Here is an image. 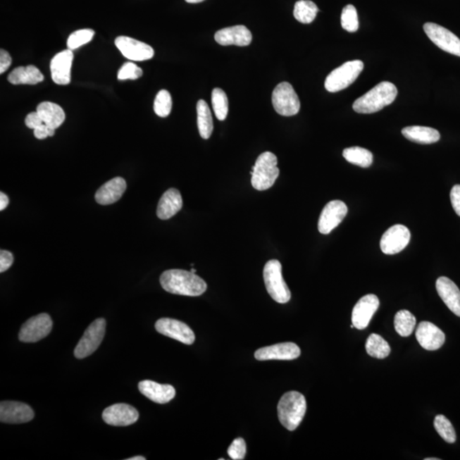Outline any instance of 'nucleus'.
<instances>
[{"label": "nucleus", "mask_w": 460, "mask_h": 460, "mask_svg": "<svg viewBox=\"0 0 460 460\" xmlns=\"http://www.w3.org/2000/svg\"><path fill=\"white\" fill-rule=\"evenodd\" d=\"M160 282L164 290L173 294L197 297L206 291L207 285L194 273L182 270L166 271Z\"/></svg>", "instance_id": "f257e3e1"}, {"label": "nucleus", "mask_w": 460, "mask_h": 460, "mask_svg": "<svg viewBox=\"0 0 460 460\" xmlns=\"http://www.w3.org/2000/svg\"><path fill=\"white\" fill-rule=\"evenodd\" d=\"M396 85L384 81L371 91L359 97L353 104V109L359 113H373L392 104L397 96Z\"/></svg>", "instance_id": "f03ea898"}, {"label": "nucleus", "mask_w": 460, "mask_h": 460, "mask_svg": "<svg viewBox=\"0 0 460 460\" xmlns=\"http://www.w3.org/2000/svg\"><path fill=\"white\" fill-rule=\"evenodd\" d=\"M306 409V400L302 394L298 392L284 394L278 406L279 421L285 428L294 430L303 421Z\"/></svg>", "instance_id": "7ed1b4c3"}, {"label": "nucleus", "mask_w": 460, "mask_h": 460, "mask_svg": "<svg viewBox=\"0 0 460 460\" xmlns=\"http://www.w3.org/2000/svg\"><path fill=\"white\" fill-rule=\"evenodd\" d=\"M278 157L271 152H264L256 158L255 166L251 168V185L259 191L267 190L278 178Z\"/></svg>", "instance_id": "20e7f679"}, {"label": "nucleus", "mask_w": 460, "mask_h": 460, "mask_svg": "<svg viewBox=\"0 0 460 460\" xmlns=\"http://www.w3.org/2000/svg\"><path fill=\"white\" fill-rule=\"evenodd\" d=\"M263 280L268 294L279 304H286L291 299V292L282 276V264L278 260L267 262L263 268Z\"/></svg>", "instance_id": "39448f33"}, {"label": "nucleus", "mask_w": 460, "mask_h": 460, "mask_svg": "<svg viewBox=\"0 0 460 460\" xmlns=\"http://www.w3.org/2000/svg\"><path fill=\"white\" fill-rule=\"evenodd\" d=\"M364 64L360 60L349 61L335 69L327 77L325 88L329 92H337L355 82L363 70Z\"/></svg>", "instance_id": "423d86ee"}, {"label": "nucleus", "mask_w": 460, "mask_h": 460, "mask_svg": "<svg viewBox=\"0 0 460 460\" xmlns=\"http://www.w3.org/2000/svg\"><path fill=\"white\" fill-rule=\"evenodd\" d=\"M272 104L279 115L282 116H296L300 110V101L292 85L287 82L280 83L272 94Z\"/></svg>", "instance_id": "0eeeda50"}, {"label": "nucleus", "mask_w": 460, "mask_h": 460, "mask_svg": "<svg viewBox=\"0 0 460 460\" xmlns=\"http://www.w3.org/2000/svg\"><path fill=\"white\" fill-rule=\"evenodd\" d=\"M106 331V321L104 318L97 319L85 330L78 344L75 349V356L78 359L92 355L103 341Z\"/></svg>", "instance_id": "6e6552de"}, {"label": "nucleus", "mask_w": 460, "mask_h": 460, "mask_svg": "<svg viewBox=\"0 0 460 460\" xmlns=\"http://www.w3.org/2000/svg\"><path fill=\"white\" fill-rule=\"evenodd\" d=\"M52 325L51 316L46 313L32 317L20 330L19 340L24 343H35L50 335Z\"/></svg>", "instance_id": "1a4fd4ad"}, {"label": "nucleus", "mask_w": 460, "mask_h": 460, "mask_svg": "<svg viewBox=\"0 0 460 460\" xmlns=\"http://www.w3.org/2000/svg\"><path fill=\"white\" fill-rule=\"evenodd\" d=\"M424 30L429 39L442 51L460 56V39L447 28L433 23H427Z\"/></svg>", "instance_id": "9d476101"}, {"label": "nucleus", "mask_w": 460, "mask_h": 460, "mask_svg": "<svg viewBox=\"0 0 460 460\" xmlns=\"http://www.w3.org/2000/svg\"><path fill=\"white\" fill-rule=\"evenodd\" d=\"M410 239L411 234L408 228L402 225H394L383 235L381 250L387 255L399 254L409 245Z\"/></svg>", "instance_id": "9b49d317"}, {"label": "nucleus", "mask_w": 460, "mask_h": 460, "mask_svg": "<svg viewBox=\"0 0 460 460\" xmlns=\"http://www.w3.org/2000/svg\"><path fill=\"white\" fill-rule=\"evenodd\" d=\"M348 213V207L341 201H332L328 203L321 211L318 230L320 233L328 235L340 225Z\"/></svg>", "instance_id": "f8f14e48"}, {"label": "nucleus", "mask_w": 460, "mask_h": 460, "mask_svg": "<svg viewBox=\"0 0 460 460\" xmlns=\"http://www.w3.org/2000/svg\"><path fill=\"white\" fill-rule=\"evenodd\" d=\"M156 329L161 335L181 342L182 344L190 345L195 340L193 330L180 321L161 318L156 321Z\"/></svg>", "instance_id": "ddd939ff"}, {"label": "nucleus", "mask_w": 460, "mask_h": 460, "mask_svg": "<svg viewBox=\"0 0 460 460\" xmlns=\"http://www.w3.org/2000/svg\"><path fill=\"white\" fill-rule=\"evenodd\" d=\"M116 46L125 58L137 62L151 59L154 56V49L144 42L130 37H117Z\"/></svg>", "instance_id": "4468645a"}, {"label": "nucleus", "mask_w": 460, "mask_h": 460, "mask_svg": "<svg viewBox=\"0 0 460 460\" xmlns=\"http://www.w3.org/2000/svg\"><path fill=\"white\" fill-rule=\"evenodd\" d=\"M35 417L34 411L25 403L2 402L0 404V421L6 424H23Z\"/></svg>", "instance_id": "2eb2a0df"}, {"label": "nucleus", "mask_w": 460, "mask_h": 460, "mask_svg": "<svg viewBox=\"0 0 460 460\" xmlns=\"http://www.w3.org/2000/svg\"><path fill=\"white\" fill-rule=\"evenodd\" d=\"M139 418L137 410L131 405L118 403L106 409L103 418L106 424L113 426H128L133 425Z\"/></svg>", "instance_id": "dca6fc26"}, {"label": "nucleus", "mask_w": 460, "mask_h": 460, "mask_svg": "<svg viewBox=\"0 0 460 460\" xmlns=\"http://www.w3.org/2000/svg\"><path fill=\"white\" fill-rule=\"evenodd\" d=\"M380 307V300L374 294L362 297L352 311V324L357 329L362 330L368 327L370 321Z\"/></svg>", "instance_id": "f3484780"}, {"label": "nucleus", "mask_w": 460, "mask_h": 460, "mask_svg": "<svg viewBox=\"0 0 460 460\" xmlns=\"http://www.w3.org/2000/svg\"><path fill=\"white\" fill-rule=\"evenodd\" d=\"M301 351L298 345L291 342L267 346L255 352V358L259 361L268 360H295L300 356Z\"/></svg>", "instance_id": "a211bd4d"}, {"label": "nucleus", "mask_w": 460, "mask_h": 460, "mask_svg": "<svg viewBox=\"0 0 460 460\" xmlns=\"http://www.w3.org/2000/svg\"><path fill=\"white\" fill-rule=\"evenodd\" d=\"M416 339L426 351H437L445 343V332L429 321L419 323L416 330Z\"/></svg>", "instance_id": "6ab92c4d"}, {"label": "nucleus", "mask_w": 460, "mask_h": 460, "mask_svg": "<svg viewBox=\"0 0 460 460\" xmlns=\"http://www.w3.org/2000/svg\"><path fill=\"white\" fill-rule=\"evenodd\" d=\"M73 51L64 50L56 54L51 62V78L56 84L66 85L71 81Z\"/></svg>", "instance_id": "aec40b11"}, {"label": "nucleus", "mask_w": 460, "mask_h": 460, "mask_svg": "<svg viewBox=\"0 0 460 460\" xmlns=\"http://www.w3.org/2000/svg\"><path fill=\"white\" fill-rule=\"evenodd\" d=\"M215 40L223 46H247L251 43L252 35L247 27L237 25L218 31L215 34Z\"/></svg>", "instance_id": "412c9836"}, {"label": "nucleus", "mask_w": 460, "mask_h": 460, "mask_svg": "<svg viewBox=\"0 0 460 460\" xmlns=\"http://www.w3.org/2000/svg\"><path fill=\"white\" fill-rule=\"evenodd\" d=\"M139 392L150 401L165 404L176 396V390L170 385H161L151 380L141 381L138 384Z\"/></svg>", "instance_id": "4be33fe9"}, {"label": "nucleus", "mask_w": 460, "mask_h": 460, "mask_svg": "<svg viewBox=\"0 0 460 460\" xmlns=\"http://www.w3.org/2000/svg\"><path fill=\"white\" fill-rule=\"evenodd\" d=\"M437 290L440 298L445 303L447 308L456 316L460 317V290L453 280L442 278L437 280Z\"/></svg>", "instance_id": "5701e85b"}, {"label": "nucleus", "mask_w": 460, "mask_h": 460, "mask_svg": "<svg viewBox=\"0 0 460 460\" xmlns=\"http://www.w3.org/2000/svg\"><path fill=\"white\" fill-rule=\"evenodd\" d=\"M126 182L124 178H115L105 182L97 191L96 201L100 205L107 206L113 204L122 197L126 189Z\"/></svg>", "instance_id": "b1692460"}, {"label": "nucleus", "mask_w": 460, "mask_h": 460, "mask_svg": "<svg viewBox=\"0 0 460 460\" xmlns=\"http://www.w3.org/2000/svg\"><path fill=\"white\" fill-rule=\"evenodd\" d=\"M182 207V198L176 189H170L162 195L157 207L158 218L168 220L176 215Z\"/></svg>", "instance_id": "393cba45"}, {"label": "nucleus", "mask_w": 460, "mask_h": 460, "mask_svg": "<svg viewBox=\"0 0 460 460\" xmlns=\"http://www.w3.org/2000/svg\"><path fill=\"white\" fill-rule=\"evenodd\" d=\"M37 113L42 118L44 124L55 130L62 125L66 119L63 109L59 105L51 103V101H44V103L39 104L37 107Z\"/></svg>", "instance_id": "a878e982"}, {"label": "nucleus", "mask_w": 460, "mask_h": 460, "mask_svg": "<svg viewBox=\"0 0 460 460\" xmlns=\"http://www.w3.org/2000/svg\"><path fill=\"white\" fill-rule=\"evenodd\" d=\"M402 133L406 139L421 144H435L441 137L437 130L426 126H408L402 130Z\"/></svg>", "instance_id": "bb28decb"}, {"label": "nucleus", "mask_w": 460, "mask_h": 460, "mask_svg": "<svg viewBox=\"0 0 460 460\" xmlns=\"http://www.w3.org/2000/svg\"><path fill=\"white\" fill-rule=\"evenodd\" d=\"M44 80L42 73L32 65L16 68L8 76V81L12 85H36Z\"/></svg>", "instance_id": "cd10ccee"}, {"label": "nucleus", "mask_w": 460, "mask_h": 460, "mask_svg": "<svg viewBox=\"0 0 460 460\" xmlns=\"http://www.w3.org/2000/svg\"><path fill=\"white\" fill-rule=\"evenodd\" d=\"M197 108L199 135L203 139H209L213 131V116H211L209 106L204 100H199Z\"/></svg>", "instance_id": "c85d7f7f"}, {"label": "nucleus", "mask_w": 460, "mask_h": 460, "mask_svg": "<svg viewBox=\"0 0 460 460\" xmlns=\"http://www.w3.org/2000/svg\"><path fill=\"white\" fill-rule=\"evenodd\" d=\"M343 156L352 164L363 168L371 166L373 161V154L369 150L361 148V147H352V148L345 149Z\"/></svg>", "instance_id": "c756f323"}, {"label": "nucleus", "mask_w": 460, "mask_h": 460, "mask_svg": "<svg viewBox=\"0 0 460 460\" xmlns=\"http://www.w3.org/2000/svg\"><path fill=\"white\" fill-rule=\"evenodd\" d=\"M366 351L370 356L377 359H385L390 353V347L387 341L380 335L373 333L368 337L366 343Z\"/></svg>", "instance_id": "7c9ffc66"}, {"label": "nucleus", "mask_w": 460, "mask_h": 460, "mask_svg": "<svg viewBox=\"0 0 460 460\" xmlns=\"http://www.w3.org/2000/svg\"><path fill=\"white\" fill-rule=\"evenodd\" d=\"M319 9L316 4L309 0H299L295 4L293 15L301 23H311L316 18Z\"/></svg>", "instance_id": "2f4dec72"}, {"label": "nucleus", "mask_w": 460, "mask_h": 460, "mask_svg": "<svg viewBox=\"0 0 460 460\" xmlns=\"http://www.w3.org/2000/svg\"><path fill=\"white\" fill-rule=\"evenodd\" d=\"M394 329L402 337H409L414 331L416 325V318L409 311H398L394 319Z\"/></svg>", "instance_id": "473e14b6"}, {"label": "nucleus", "mask_w": 460, "mask_h": 460, "mask_svg": "<svg viewBox=\"0 0 460 460\" xmlns=\"http://www.w3.org/2000/svg\"><path fill=\"white\" fill-rule=\"evenodd\" d=\"M211 104L216 117L219 120H225L229 113V101L226 93L222 89L215 88L211 93Z\"/></svg>", "instance_id": "72a5a7b5"}, {"label": "nucleus", "mask_w": 460, "mask_h": 460, "mask_svg": "<svg viewBox=\"0 0 460 460\" xmlns=\"http://www.w3.org/2000/svg\"><path fill=\"white\" fill-rule=\"evenodd\" d=\"M434 426L435 430L443 440L447 443H454L456 442V433L452 423L445 415H437L435 418Z\"/></svg>", "instance_id": "f704fd0d"}, {"label": "nucleus", "mask_w": 460, "mask_h": 460, "mask_svg": "<svg viewBox=\"0 0 460 460\" xmlns=\"http://www.w3.org/2000/svg\"><path fill=\"white\" fill-rule=\"evenodd\" d=\"M173 108L172 97L166 89H161L158 92L156 100H154V110L158 116L168 117Z\"/></svg>", "instance_id": "c9c22d12"}, {"label": "nucleus", "mask_w": 460, "mask_h": 460, "mask_svg": "<svg viewBox=\"0 0 460 460\" xmlns=\"http://www.w3.org/2000/svg\"><path fill=\"white\" fill-rule=\"evenodd\" d=\"M341 25L344 30L355 32L359 28V20L356 7L352 5L346 6L341 15Z\"/></svg>", "instance_id": "e433bc0d"}, {"label": "nucleus", "mask_w": 460, "mask_h": 460, "mask_svg": "<svg viewBox=\"0 0 460 460\" xmlns=\"http://www.w3.org/2000/svg\"><path fill=\"white\" fill-rule=\"evenodd\" d=\"M94 35L95 32L92 30H80L73 32L68 37V49L71 51L76 50V49L84 46V44L91 42Z\"/></svg>", "instance_id": "4c0bfd02"}, {"label": "nucleus", "mask_w": 460, "mask_h": 460, "mask_svg": "<svg viewBox=\"0 0 460 460\" xmlns=\"http://www.w3.org/2000/svg\"><path fill=\"white\" fill-rule=\"evenodd\" d=\"M142 76V69L133 63H126L118 72V80H137Z\"/></svg>", "instance_id": "58836bf2"}, {"label": "nucleus", "mask_w": 460, "mask_h": 460, "mask_svg": "<svg viewBox=\"0 0 460 460\" xmlns=\"http://www.w3.org/2000/svg\"><path fill=\"white\" fill-rule=\"evenodd\" d=\"M247 453V445L243 438H236L228 449V454L234 460H242Z\"/></svg>", "instance_id": "ea45409f"}, {"label": "nucleus", "mask_w": 460, "mask_h": 460, "mask_svg": "<svg viewBox=\"0 0 460 460\" xmlns=\"http://www.w3.org/2000/svg\"><path fill=\"white\" fill-rule=\"evenodd\" d=\"M14 262V256L11 252L1 250L0 251V272L4 273L11 267Z\"/></svg>", "instance_id": "a19ab883"}, {"label": "nucleus", "mask_w": 460, "mask_h": 460, "mask_svg": "<svg viewBox=\"0 0 460 460\" xmlns=\"http://www.w3.org/2000/svg\"><path fill=\"white\" fill-rule=\"evenodd\" d=\"M34 134L37 139H46L48 137L55 135V129L49 128L46 124H43L34 130Z\"/></svg>", "instance_id": "79ce46f5"}, {"label": "nucleus", "mask_w": 460, "mask_h": 460, "mask_svg": "<svg viewBox=\"0 0 460 460\" xmlns=\"http://www.w3.org/2000/svg\"><path fill=\"white\" fill-rule=\"evenodd\" d=\"M450 199L452 206L457 215L460 217V185H457L453 187L451 190Z\"/></svg>", "instance_id": "37998d69"}, {"label": "nucleus", "mask_w": 460, "mask_h": 460, "mask_svg": "<svg viewBox=\"0 0 460 460\" xmlns=\"http://www.w3.org/2000/svg\"><path fill=\"white\" fill-rule=\"evenodd\" d=\"M25 124L28 128L35 130L38 126L43 125L44 122L39 113L36 111L28 113L25 119Z\"/></svg>", "instance_id": "c03bdc74"}, {"label": "nucleus", "mask_w": 460, "mask_h": 460, "mask_svg": "<svg viewBox=\"0 0 460 460\" xmlns=\"http://www.w3.org/2000/svg\"><path fill=\"white\" fill-rule=\"evenodd\" d=\"M11 63L12 59L9 53L1 49V51H0V73L1 75L11 67Z\"/></svg>", "instance_id": "a18cd8bd"}, {"label": "nucleus", "mask_w": 460, "mask_h": 460, "mask_svg": "<svg viewBox=\"0 0 460 460\" xmlns=\"http://www.w3.org/2000/svg\"><path fill=\"white\" fill-rule=\"evenodd\" d=\"M8 205H9V198L6 194L0 193V210H5Z\"/></svg>", "instance_id": "49530a36"}, {"label": "nucleus", "mask_w": 460, "mask_h": 460, "mask_svg": "<svg viewBox=\"0 0 460 460\" xmlns=\"http://www.w3.org/2000/svg\"><path fill=\"white\" fill-rule=\"evenodd\" d=\"M128 460H146V458L142 457V456H136V457L130 458Z\"/></svg>", "instance_id": "de8ad7c7"}, {"label": "nucleus", "mask_w": 460, "mask_h": 460, "mask_svg": "<svg viewBox=\"0 0 460 460\" xmlns=\"http://www.w3.org/2000/svg\"><path fill=\"white\" fill-rule=\"evenodd\" d=\"M185 1L189 4H197L204 1V0H185Z\"/></svg>", "instance_id": "09e8293b"}, {"label": "nucleus", "mask_w": 460, "mask_h": 460, "mask_svg": "<svg viewBox=\"0 0 460 460\" xmlns=\"http://www.w3.org/2000/svg\"><path fill=\"white\" fill-rule=\"evenodd\" d=\"M425 460H439V459H437V458H427V459H425Z\"/></svg>", "instance_id": "8fccbe9b"}, {"label": "nucleus", "mask_w": 460, "mask_h": 460, "mask_svg": "<svg viewBox=\"0 0 460 460\" xmlns=\"http://www.w3.org/2000/svg\"><path fill=\"white\" fill-rule=\"evenodd\" d=\"M191 272L194 273L195 274V273H197V270H195V268H192V270H191Z\"/></svg>", "instance_id": "3c124183"}]
</instances>
